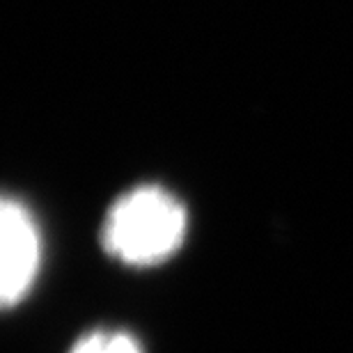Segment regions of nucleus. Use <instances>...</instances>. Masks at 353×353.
I'll list each match as a JSON object with an SVG mask.
<instances>
[{
  "instance_id": "1",
  "label": "nucleus",
  "mask_w": 353,
  "mask_h": 353,
  "mask_svg": "<svg viewBox=\"0 0 353 353\" xmlns=\"http://www.w3.org/2000/svg\"><path fill=\"white\" fill-rule=\"evenodd\" d=\"M186 234V209L168 190L140 186L112 204L101 241L126 264H157L179 248Z\"/></svg>"
},
{
  "instance_id": "2",
  "label": "nucleus",
  "mask_w": 353,
  "mask_h": 353,
  "mask_svg": "<svg viewBox=\"0 0 353 353\" xmlns=\"http://www.w3.org/2000/svg\"><path fill=\"white\" fill-rule=\"evenodd\" d=\"M0 239H3L0 296H3V305L10 307L28 294L39 266L37 225H34L30 211L17 200H3Z\"/></svg>"
},
{
  "instance_id": "3",
  "label": "nucleus",
  "mask_w": 353,
  "mask_h": 353,
  "mask_svg": "<svg viewBox=\"0 0 353 353\" xmlns=\"http://www.w3.org/2000/svg\"><path fill=\"white\" fill-rule=\"evenodd\" d=\"M69 353H143L140 344L126 333H90L81 337Z\"/></svg>"
}]
</instances>
